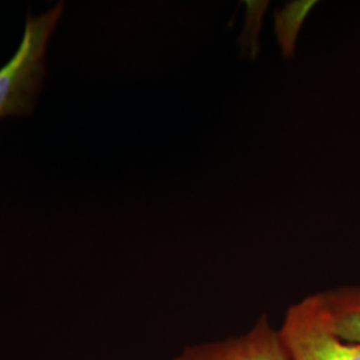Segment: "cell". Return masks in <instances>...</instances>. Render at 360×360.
I'll use <instances>...</instances> for the list:
<instances>
[{
  "label": "cell",
  "mask_w": 360,
  "mask_h": 360,
  "mask_svg": "<svg viewBox=\"0 0 360 360\" xmlns=\"http://www.w3.org/2000/svg\"><path fill=\"white\" fill-rule=\"evenodd\" d=\"M316 4L318 1L315 0H292L275 10L274 34L281 55L285 60L294 59L302 28Z\"/></svg>",
  "instance_id": "5b68a950"
},
{
  "label": "cell",
  "mask_w": 360,
  "mask_h": 360,
  "mask_svg": "<svg viewBox=\"0 0 360 360\" xmlns=\"http://www.w3.org/2000/svg\"><path fill=\"white\" fill-rule=\"evenodd\" d=\"M278 330L290 360H360V343L338 334L321 292L291 304Z\"/></svg>",
  "instance_id": "7a4b0ae2"
},
{
  "label": "cell",
  "mask_w": 360,
  "mask_h": 360,
  "mask_svg": "<svg viewBox=\"0 0 360 360\" xmlns=\"http://www.w3.org/2000/svg\"><path fill=\"white\" fill-rule=\"evenodd\" d=\"M321 294L338 334L360 343V285H340Z\"/></svg>",
  "instance_id": "277c9868"
},
{
  "label": "cell",
  "mask_w": 360,
  "mask_h": 360,
  "mask_svg": "<svg viewBox=\"0 0 360 360\" xmlns=\"http://www.w3.org/2000/svg\"><path fill=\"white\" fill-rule=\"evenodd\" d=\"M269 6V1H245V18L238 44L240 52L250 60H255L260 52V34Z\"/></svg>",
  "instance_id": "8992f818"
},
{
  "label": "cell",
  "mask_w": 360,
  "mask_h": 360,
  "mask_svg": "<svg viewBox=\"0 0 360 360\" xmlns=\"http://www.w3.org/2000/svg\"><path fill=\"white\" fill-rule=\"evenodd\" d=\"M172 360H290L278 327L262 316L243 334L183 348Z\"/></svg>",
  "instance_id": "3957f363"
},
{
  "label": "cell",
  "mask_w": 360,
  "mask_h": 360,
  "mask_svg": "<svg viewBox=\"0 0 360 360\" xmlns=\"http://www.w3.org/2000/svg\"><path fill=\"white\" fill-rule=\"evenodd\" d=\"M65 13L59 1L47 11L28 13L20 44L0 67V119L30 115L46 79V56L52 35Z\"/></svg>",
  "instance_id": "6da1fadb"
}]
</instances>
